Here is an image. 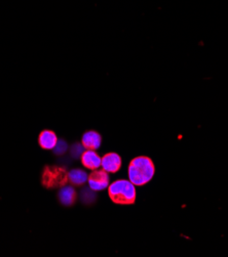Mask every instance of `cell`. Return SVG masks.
<instances>
[{"mask_svg": "<svg viewBox=\"0 0 228 257\" xmlns=\"http://www.w3.org/2000/svg\"><path fill=\"white\" fill-rule=\"evenodd\" d=\"M102 144V138H101L100 134L94 131L87 132L82 139V145L87 150H98Z\"/></svg>", "mask_w": 228, "mask_h": 257, "instance_id": "7", "label": "cell"}, {"mask_svg": "<svg viewBox=\"0 0 228 257\" xmlns=\"http://www.w3.org/2000/svg\"><path fill=\"white\" fill-rule=\"evenodd\" d=\"M82 164L90 170H96L101 167V162H102V158H101L96 151L94 150H87L85 151L81 156Z\"/></svg>", "mask_w": 228, "mask_h": 257, "instance_id": "6", "label": "cell"}, {"mask_svg": "<svg viewBox=\"0 0 228 257\" xmlns=\"http://www.w3.org/2000/svg\"><path fill=\"white\" fill-rule=\"evenodd\" d=\"M88 183L91 190L95 192H100L109 187V175L105 170H93L88 177Z\"/></svg>", "mask_w": 228, "mask_h": 257, "instance_id": "4", "label": "cell"}, {"mask_svg": "<svg viewBox=\"0 0 228 257\" xmlns=\"http://www.w3.org/2000/svg\"><path fill=\"white\" fill-rule=\"evenodd\" d=\"M84 150V146L80 145V144H75L74 146H72L71 148V155L74 157V158H79L82 156V154L84 153L83 152Z\"/></svg>", "mask_w": 228, "mask_h": 257, "instance_id": "12", "label": "cell"}, {"mask_svg": "<svg viewBox=\"0 0 228 257\" xmlns=\"http://www.w3.org/2000/svg\"><path fill=\"white\" fill-rule=\"evenodd\" d=\"M89 175L86 171L82 169H73L70 172H68V178L69 183L73 186H83L85 183L88 182Z\"/></svg>", "mask_w": 228, "mask_h": 257, "instance_id": "10", "label": "cell"}, {"mask_svg": "<svg viewBox=\"0 0 228 257\" xmlns=\"http://www.w3.org/2000/svg\"><path fill=\"white\" fill-rule=\"evenodd\" d=\"M78 195H76L75 190L72 187H63L59 193V200L64 205V206H72L75 203Z\"/></svg>", "mask_w": 228, "mask_h": 257, "instance_id": "9", "label": "cell"}, {"mask_svg": "<svg viewBox=\"0 0 228 257\" xmlns=\"http://www.w3.org/2000/svg\"><path fill=\"white\" fill-rule=\"evenodd\" d=\"M129 181L135 186L142 187L148 184L156 173V166L154 161L149 157L139 156L134 158L128 168Z\"/></svg>", "mask_w": 228, "mask_h": 257, "instance_id": "1", "label": "cell"}, {"mask_svg": "<svg viewBox=\"0 0 228 257\" xmlns=\"http://www.w3.org/2000/svg\"><path fill=\"white\" fill-rule=\"evenodd\" d=\"M69 183L68 171L61 166L47 165L41 174V184L45 189L55 190L65 187Z\"/></svg>", "mask_w": 228, "mask_h": 257, "instance_id": "3", "label": "cell"}, {"mask_svg": "<svg viewBox=\"0 0 228 257\" xmlns=\"http://www.w3.org/2000/svg\"><path fill=\"white\" fill-rule=\"evenodd\" d=\"M111 201L117 205H133L136 202V186L126 179H118L108 187Z\"/></svg>", "mask_w": 228, "mask_h": 257, "instance_id": "2", "label": "cell"}, {"mask_svg": "<svg viewBox=\"0 0 228 257\" xmlns=\"http://www.w3.org/2000/svg\"><path fill=\"white\" fill-rule=\"evenodd\" d=\"M68 145L64 141H58L57 146L54 149V152L56 155H63V154L67 151Z\"/></svg>", "mask_w": 228, "mask_h": 257, "instance_id": "11", "label": "cell"}, {"mask_svg": "<svg viewBox=\"0 0 228 257\" xmlns=\"http://www.w3.org/2000/svg\"><path fill=\"white\" fill-rule=\"evenodd\" d=\"M57 143V135L52 131H43L38 137V145L43 150H54Z\"/></svg>", "mask_w": 228, "mask_h": 257, "instance_id": "8", "label": "cell"}, {"mask_svg": "<svg viewBox=\"0 0 228 257\" xmlns=\"http://www.w3.org/2000/svg\"><path fill=\"white\" fill-rule=\"evenodd\" d=\"M101 167L108 173H116L121 167V158L116 153H108L102 157Z\"/></svg>", "mask_w": 228, "mask_h": 257, "instance_id": "5", "label": "cell"}]
</instances>
